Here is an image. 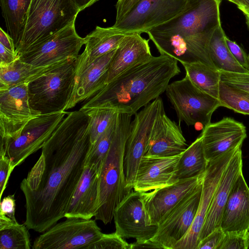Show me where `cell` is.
Returning a JSON list of instances; mask_svg holds the SVG:
<instances>
[{
    "label": "cell",
    "instance_id": "cell-1",
    "mask_svg": "<svg viewBox=\"0 0 249 249\" xmlns=\"http://www.w3.org/2000/svg\"><path fill=\"white\" fill-rule=\"evenodd\" d=\"M89 124L84 110L69 112L20 183L29 230L43 232L65 217L91 148Z\"/></svg>",
    "mask_w": 249,
    "mask_h": 249
},
{
    "label": "cell",
    "instance_id": "cell-2",
    "mask_svg": "<svg viewBox=\"0 0 249 249\" xmlns=\"http://www.w3.org/2000/svg\"><path fill=\"white\" fill-rule=\"evenodd\" d=\"M180 72L176 59L152 56L107 84L80 109L107 108L135 115L165 92L170 80Z\"/></svg>",
    "mask_w": 249,
    "mask_h": 249
},
{
    "label": "cell",
    "instance_id": "cell-3",
    "mask_svg": "<svg viewBox=\"0 0 249 249\" xmlns=\"http://www.w3.org/2000/svg\"><path fill=\"white\" fill-rule=\"evenodd\" d=\"M132 115L119 113L111 144L99 176V208L95 219L106 225L113 219L115 209L128 193L124 160Z\"/></svg>",
    "mask_w": 249,
    "mask_h": 249
},
{
    "label": "cell",
    "instance_id": "cell-4",
    "mask_svg": "<svg viewBox=\"0 0 249 249\" xmlns=\"http://www.w3.org/2000/svg\"><path fill=\"white\" fill-rule=\"evenodd\" d=\"M80 12L76 0H31L16 52L20 55L64 29Z\"/></svg>",
    "mask_w": 249,
    "mask_h": 249
},
{
    "label": "cell",
    "instance_id": "cell-5",
    "mask_svg": "<svg viewBox=\"0 0 249 249\" xmlns=\"http://www.w3.org/2000/svg\"><path fill=\"white\" fill-rule=\"evenodd\" d=\"M77 59H71L28 84L29 104L40 114L66 110L74 87Z\"/></svg>",
    "mask_w": 249,
    "mask_h": 249
},
{
    "label": "cell",
    "instance_id": "cell-6",
    "mask_svg": "<svg viewBox=\"0 0 249 249\" xmlns=\"http://www.w3.org/2000/svg\"><path fill=\"white\" fill-rule=\"evenodd\" d=\"M165 93L175 110L179 124L181 122L188 126L200 124L203 128L211 123L213 113L220 107L218 99L198 88L186 75L169 84Z\"/></svg>",
    "mask_w": 249,
    "mask_h": 249
},
{
    "label": "cell",
    "instance_id": "cell-7",
    "mask_svg": "<svg viewBox=\"0 0 249 249\" xmlns=\"http://www.w3.org/2000/svg\"><path fill=\"white\" fill-rule=\"evenodd\" d=\"M69 112L41 114L32 119L19 135L9 141L0 140V155L10 160L16 167L31 154L42 148Z\"/></svg>",
    "mask_w": 249,
    "mask_h": 249
},
{
    "label": "cell",
    "instance_id": "cell-8",
    "mask_svg": "<svg viewBox=\"0 0 249 249\" xmlns=\"http://www.w3.org/2000/svg\"><path fill=\"white\" fill-rule=\"evenodd\" d=\"M103 233L95 220L67 217L56 223L34 240L33 249H88Z\"/></svg>",
    "mask_w": 249,
    "mask_h": 249
},
{
    "label": "cell",
    "instance_id": "cell-9",
    "mask_svg": "<svg viewBox=\"0 0 249 249\" xmlns=\"http://www.w3.org/2000/svg\"><path fill=\"white\" fill-rule=\"evenodd\" d=\"M192 0H141L111 27L128 34L143 33L175 18L186 10Z\"/></svg>",
    "mask_w": 249,
    "mask_h": 249
},
{
    "label": "cell",
    "instance_id": "cell-10",
    "mask_svg": "<svg viewBox=\"0 0 249 249\" xmlns=\"http://www.w3.org/2000/svg\"><path fill=\"white\" fill-rule=\"evenodd\" d=\"M163 108V101L159 97L137 112L132 121L124 160L128 193L133 190L137 169L144 155L149 136L159 113Z\"/></svg>",
    "mask_w": 249,
    "mask_h": 249
},
{
    "label": "cell",
    "instance_id": "cell-11",
    "mask_svg": "<svg viewBox=\"0 0 249 249\" xmlns=\"http://www.w3.org/2000/svg\"><path fill=\"white\" fill-rule=\"evenodd\" d=\"M75 21L20 54L19 59L36 67H42L77 59L85 41L76 31Z\"/></svg>",
    "mask_w": 249,
    "mask_h": 249
},
{
    "label": "cell",
    "instance_id": "cell-12",
    "mask_svg": "<svg viewBox=\"0 0 249 249\" xmlns=\"http://www.w3.org/2000/svg\"><path fill=\"white\" fill-rule=\"evenodd\" d=\"M116 232L124 238L136 241L152 239L158 225L151 223L145 208L142 193L131 191L117 206L113 213Z\"/></svg>",
    "mask_w": 249,
    "mask_h": 249
},
{
    "label": "cell",
    "instance_id": "cell-13",
    "mask_svg": "<svg viewBox=\"0 0 249 249\" xmlns=\"http://www.w3.org/2000/svg\"><path fill=\"white\" fill-rule=\"evenodd\" d=\"M202 189V182L163 217L158 224L155 235L151 239L153 241L164 249H173L188 233L198 208Z\"/></svg>",
    "mask_w": 249,
    "mask_h": 249
},
{
    "label": "cell",
    "instance_id": "cell-14",
    "mask_svg": "<svg viewBox=\"0 0 249 249\" xmlns=\"http://www.w3.org/2000/svg\"><path fill=\"white\" fill-rule=\"evenodd\" d=\"M238 148L229 151L208 162L203 178L201 196L195 218L188 233L175 244L173 249H197L200 234L215 190L225 170Z\"/></svg>",
    "mask_w": 249,
    "mask_h": 249
},
{
    "label": "cell",
    "instance_id": "cell-15",
    "mask_svg": "<svg viewBox=\"0 0 249 249\" xmlns=\"http://www.w3.org/2000/svg\"><path fill=\"white\" fill-rule=\"evenodd\" d=\"M39 115L30 105L27 84L0 90V140L15 139L29 121Z\"/></svg>",
    "mask_w": 249,
    "mask_h": 249
},
{
    "label": "cell",
    "instance_id": "cell-16",
    "mask_svg": "<svg viewBox=\"0 0 249 249\" xmlns=\"http://www.w3.org/2000/svg\"><path fill=\"white\" fill-rule=\"evenodd\" d=\"M200 135L205 158L209 162L229 151L242 147L247 132L242 123L226 117L205 126Z\"/></svg>",
    "mask_w": 249,
    "mask_h": 249
},
{
    "label": "cell",
    "instance_id": "cell-17",
    "mask_svg": "<svg viewBox=\"0 0 249 249\" xmlns=\"http://www.w3.org/2000/svg\"><path fill=\"white\" fill-rule=\"evenodd\" d=\"M188 147L180 124L171 120L162 108L151 129L144 156H175L181 154Z\"/></svg>",
    "mask_w": 249,
    "mask_h": 249
},
{
    "label": "cell",
    "instance_id": "cell-18",
    "mask_svg": "<svg viewBox=\"0 0 249 249\" xmlns=\"http://www.w3.org/2000/svg\"><path fill=\"white\" fill-rule=\"evenodd\" d=\"M203 177L179 180L172 184L142 193L151 223L158 225L182 199L197 187L202 182Z\"/></svg>",
    "mask_w": 249,
    "mask_h": 249
},
{
    "label": "cell",
    "instance_id": "cell-19",
    "mask_svg": "<svg viewBox=\"0 0 249 249\" xmlns=\"http://www.w3.org/2000/svg\"><path fill=\"white\" fill-rule=\"evenodd\" d=\"M181 155L166 157L143 156L137 169L133 190L145 193L177 182L176 171Z\"/></svg>",
    "mask_w": 249,
    "mask_h": 249
},
{
    "label": "cell",
    "instance_id": "cell-20",
    "mask_svg": "<svg viewBox=\"0 0 249 249\" xmlns=\"http://www.w3.org/2000/svg\"><path fill=\"white\" fill-rule=\"evenodd\" d=\"M242 150L240 147L236 151L221 178L207 213L200 234L199 242L220 227L223 213L230 192L235 181L242 172Z\"/></svg>",
    "mask_w": 249,
    "mask_h": 249
},
{
    "label": "cell",
    "instance_id": "cell-21",
    "mask_svg": "<svg viewBox=\"0 0 249 249\" xmlns=\"http://www.w3.org/2000/svg\"><path fill=\"white\" fill-rule=\"evenodd\" d=\"M116 50L94 59L76 73L72 94L66 110L92 97L107 84V71Z\"/></svg>",
    "mask_w": 249,
    "mask_h": 249
},
{
    "label": "cell",
    "instance_id": "cell-22",
    "mask_svg": "<svg viewBox=\"0 0 249 249\" xmlns=\"http://www.w3.org/2000/svg\"><path fill=\"white\" fill-rule=\"evenodd\" d=\"M99 172L86 165L82 176L73 194L65 217L91 219L99 208Z\"/></svg>",
    "mask_w": 249,
    "mask_h": 249
},
{
    "label": "cell",
    "instance_id": "cell-23",
    "mask_svg": "<svg viewBox=\"0 0 249 249\" xmlns=\"http://www.w3.org/2000/svg\"><path fill=\"white\" fill-rule=\"evenodd\" d=\"M224 232L249 231V187L241 173L235 181L220 223Z\"/></svg>",
    "mask_w": 249,
    "mask_h": 249
},
{
    "label": "cell",
    "instance_id": "cell-24",
    "mask_svg": "<svg viewBox=\"0 0 249 249\" xmlns=\"http://www.w3.org/2000/svg\"><path fill=\"white\" fill-rule=\"evenodd\" d=\"M141 34H126L116 49L109 67L106 84L138 63L152 56L149 39Z\"/></svg>",
    "mask_w": 249,
    "mask_h": 249
},
{
    "label": "cell",
    "instance_id": "cell-25",
    "mask_svg": "<svg viewBox=\"0 0 249 249\" xmlns=\"http://www.w3.org/2000/svg\"><path fill=\"white\" fill-rule=\"evenodd\" d=\"M126 35L117 32L112 27L97 26L84 37L85 48L77 58L76 73L94 59L117 49Z\"/></svg>",
    "mask_w": 249,
    "mask_h": 249
},
{
    "label": "cell",
    "instance_id": "cell-26",
    "mask_svg": "<svg viewBox=\"0 0 249 249\" xmlns=\"http://www.w3.org/2000/svg\"><path fill=\"white\" fill-rule=\"evenodd\" d=\"M70 60L45 66L36 67L23 62L19 58L10 64L0 66V90L18 85L28 84Z\"/></svg>",
    "mask_w": 249,
    "mask_h": 249
},
{
    "label": "cell",
    "instance_id": "cell-27",
    "mask_svg": "<svg viewBox=\"0 0 249 249\" xmlns=\"http://www.w3.org/2000/svg\"><path fill=\"white\" fill-rule=\"evenodd\" d=\"M208 162L200 135L181 154L177 166L176 181L204 176Z\"/></svg>",
    "mask_w": 249,
    "mask_h": 249
},
{
    "label": "cell",
    "instance_id": "cell-28",
    "mask_svg": "<svg viewBox=\"0 0 249 249\" xmlns=\"http://www.w3.org/2000/svg\"><path fill=\"white\" fill-rule=\"evenodd\" d=\"M226 34L222 25L214 30L209 44L210 59L218 71L237 73L249 72L235 59L225 41Z\"/></svg>",
    "mask_w": 249,
    "mask_h": 249
},
{
    "label": "cell",
    "instance_id": "cell-29",
    "mask_svg": "<svg viewBox=\"0 0 249 249\" xmlns=\"http://www.w3.org/2000/svg\"><path fill=\"white\" fill-rule=\"evenodd\" d=\"M7 30L15 48L21 38L31 0H0Z\"/></svg>",
    "mask_w": 249,
    "mask_h": 249
},
{
    "label": "cell",
    "instance_id": "cell-30",
    "mask_svg": "<svg viewBox=\"0 0 249 249\" xmlns=\"http://www.w3.org/2000/svg\"><path fill=\"white\" fill-rule=\"evenodd\" d=\"M186 75L198 88L218 99L220 71L201 62L182 63Z\"/></svg>",
    "mask_w": 249,
    "mask_h": 249
},
{
    "label": "cell",
    "instance_id": "cell-31",
    "mask_svg": "<svg viewBox=\"0 0 249 249\" xmlns=\"http://www.w3.org/2000/svg\"><path fill=\"white\" fill-rule=\"evenodd\" d=\"M28 228L0 215V249L32 248Z\"/></svg>",
    "mask_w": 249,
    "mask_h": 249
},
{
    "label": "cell",
    "instance_id": "cell-32",
    "mask_svg": "<svg viewBox=\"0 0 249 249\" xmlns=\"http://www.w3.org/2000/svg\"><path fill=\"white\" fill-rule=\"evenodd\" d=\"M218 100L220 107L249 115V92L220 81Z\"/></svg>",
    "mask_w": 249,
    "mask_h": 249
},
{
    "label": "cell",
    "instance_id": "cell-33",
    "mask_svg": "<svg viewBox=\"0 0 249 249\" xmlns=\"http://www.w3.org/2000/svg\"><path fill=\"white\" fill-rule=\"evenodd\" d=\"M81 110H84L89 117V131L91 145L107 129L120 113L117 110L107 108L94 107Z\"/></svg>",
    "mask_w": 249,
    "mask_h": 249
},
{
    "label": "cell",
    "instance_id": "cell-34",
    "mask_svg": "<svg viewBox=\"0 0 249 249\" xmlns=\"http://www.w3.org/2000/svg\"><path fill=\"white\" fill-rule=\"evenodd\" d=\"M117 118V116L107 129L91 146L86 160L85 166H91L99 173L111 144L116 127Z\"/></svg>",
    "mask_w": 249,
    "mask_h": 249
},
{
    "label": "cell",
    "instance_id": "cell-35",
    "mask_svg": "<svg viewBox=\"0 0 249 249\" xmlns=\"http://www.w3.org/2000/svg\"><path fill=\"white\" fill-rule=\"evenodd\" d=\"M249 231L224 232L217 249H248Z\"/></svg>",
    "mask_w": 249,
    "mask_h": 249
},
{
    "label": "cell",
    "instance_id": "cell-36",
    "mask_svg": "<svg viewBox=\"0 0 249 249\" xmlns=\"http://www.w3.org/2000/svg\"><path fill=\"white\" fill-rule=\"evenodd\" d=\"M128 244L123 237L115 232L103 233L100 239L89 246L88 249H129Z\"/></svg>",
    "mask_w": 249,
    "mask_h": 249
},
{
    "label": "cell",
    "instance_id": "cell-37",
    "mask_svg": "<svg viewBox=\"0 0 249 249\" xmlns=\"http://www.w3.org/2000/svg\"><path fill=\"white\" fill-rule=\"evenodd\" d=\"M220 81L249 92V72L237 73L219 71Z\"/></svg>",
    "mask_w": 249,
    "mask_h": 249
},
{
    "label": "cell",
    "instance_id": "cell-38",
    "mask_svg": "<svg viewBox=\"0 0 249 249\" xmlns=\"http://www.w3.org/2000/svg\"><path fill=\"white\" fill-rule=\"evenodd\" d=\"M225 41L230 52L235 59L241 66L249 71L248 54L235 41L231 40L227 36L225 37Z\"/></svg>",
    "mask_w": 249,
    "mask_h": 249
},
{
    "label": "cell",
    "instance_id": "cell-39",
    "mask_svg": "<svg viewBox=\"0 0 249 249\" xmlns=\"http://www.w3.org/2000/svg\"><path fill=\"white\" fill-rule=\"evenodd\" d=\"M9 159L4 155H0V198L6 187L9 177L15 168Z\"/></svg>",
    "mask_w": 249,
    "mask_h": 249
},
{
    "label": "cell",
    "instance_id": "cell-40",
    "mask_svg": "<svg viewBox=\"0 0 249 249\" xmlns=\"http://www.w3.org/2000/svg\"><path fill=\"white\" fill-rule=\"evenodd\" d=\"M224 232L220 227L201 240L197 249H217Z\"/></svg>",
    "mask_w": 249,
    "mask_h": 249
},
{
    "label": "cell",
    "instance_id": "cell-41",
    "mask_svg": "<svg viewBox=\"0 0 249 249\" xmlns=\"http://www.w3.org/2000/svg\"><path fill=\"white\" fill-rule=\"evenodd\" d=\"M16 200L14 195H9L1 200L0 204V215L6 216L14 221L15 217Z\"/></svg>",
    "mask_w": 249,
    "mask_h": 249
},
{
    "label": "cell",
    "instance_id": "cell-42",
    "mask_svg": "<svg viewBox=\"0 0 249 249\" xmlns=\"http://www.w3.org/2000/svg\"><path fill=\"white\" fill-rule=\"evenodd\" d=\"M141 0H118L116 5V15L115 23L121 20Z\"/></svg>",
    "mask_w": 249,
    "mask_h": 249
},
{
    "label": "cell",
    "instance_id": "cell-43",
    "mask_svg": "<svg viewBox=\"0 0 249 249\" xmlns=\"http://www.w3.org/2000/svg\"><path fill=\"white\" fill-rule=\"evenodd\" d=\"M19 58V55L0 44V66L8 65Z\"/></svg>",
    "mask_w": 249,
    "mask_h": 249
},
{
    "label": "cell",
    "instance_id": "cell-44",
    "mask_svg": "<svg viewBox=\"0 0 249 249\" xmlns=\"http://www.w3.org/2000/svg\"><path fill=\"white\" fill-rule=\"evenodd\" d=\"M163 249L159 244L153 241L151 239L136 241V242L130 244L129 249Z\"/></svg>",
    "mask_w": 249,
    "mask_h": 249
},
{
    "label": "cell",
    "instance_id": "cell-45",
    "mask_svg": "<svg viewBox=\"0 0 249 249\" xmlns=\"http://www.w3.org/2000/svg\"><path fill=\"white\" fill-rule=\"evenodd\" d=\"M0 44L6 48L13 52H16L14 40L11 36L5 32L1 27L0 28ZM17 53V52H16Z\"/></svg>",
    "mask_w": 249,
    "mask_h": 249
},
{
    "label": "cell",
    "instance_id": "cell-46",
    "mask_svg": "<svg viewBox=\"0 0 249 249\" xmlns=\"http://www.w3.org/2000/svg\"><path fill=\"white\" fill-rule=\"evenodd\" d=\"M99 0H76L80 11L94 4Z\"/></svg>",
    "mask_w": 249,
    "mask_h": 249
},
{
    "label": "cell",
    "instance_id": "cell-47",
    "mask_svg": "<svg viewBox=\"0 0 249 249\" xmlns=\"http://www.w3.org/2000/svg\"><path fill=\"white\" fill-rule=\"evenodd\" d=\"M241 5L240 10L245 16L249 15V0H237Z\"/></svg>",
    "mask_w": 249,
    "mask_h": 249
},
{
    "label": "cell",
    "instance_id": "cell-48",
    "mask_svg": "<svg viewBox=\"0 0 249 249\" xmlns=\"http://www.w3.org/2000/svg\"><path fill=\"white\" fill-rule=\"evenodd\" d=\"M230 2L233 3L236 5L237 8L240 10L241 8V5L237 0H226Z\"/></svg>",
    "mask_w": 249,
    "mask_h": 249
},
{
    "label": "cell",
    "instance_id": "cell-49",
    "mask_svg": "<svg viewBox=\"0 0 249 249\" xmlns=\"http://www.w3.org/2000/svg\"><path fill=\"white\" fill-rule=\"evenodd\" d=\"M245 17L247 25L249 28V15H246Z\"/></svg>",
    "mask_w": 249,
    "mask_h": 249
},
{
    "label": "cell",
    "instance_id": "cell-50",
    "mask_svg": "<svg viewBox=\"0 0 249 249\" xmlns=\"http://www.w3.org/2000/svg\"><path fill=\"white\" fill-rule=\"evenodd\" d=\"M248 56H249V54H248Z\"/></svg>",
    "mask_w": 249,
    "mask_h": 249
},
{
    "label": "cell",
    "instance_id": "cell-51",
    "mask_svg": "<svg viewBox=\"0 0 249 249\" xmlns=\"http://www.w3.org/2000/svg\"><path fill=\"white\" fill-rule=\"evenodd\" d=\"M248 249H249V248H248Z\"/></svg>",
    "mask_w": 249,
    "mask_h": 249
}]
</instances>
